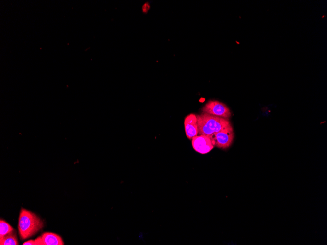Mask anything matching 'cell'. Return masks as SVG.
Returning <instances> with one entry per match:
<instances>
[{
	"label": "cell",
	"instance_id": "obj_1",
	"mask_svg": "<svg viewBox=\"0 0 327 245\" xmlns=\"http://www.w3.org/2000/svg\"><path fill=\"white\" fill-rule=\"evenodd\" d=\"M198 135H204L210 139L217 132L231 125L228 119L206 113L197 115Z\"/></svg>",
	"mask_w": 327,
	"mask_h": 245
},
{
	"label": "cell",
	"instance_id": "obj_2",
	"mask_svg": "<svg viewBox=\"0 0 327 245\" xmlns=\"http://www.w3.org/2000/svg\"><path fill=\"white\" fill-rule=\"evenodd\" d=\"M43 226L42 220L33 212L22 208L18 221V230L21 239L34 235Z\"/></svg>",
	"mask_w": 327,
	"mask_h": 245
},
{
	"label": "cell",
	"instance_id": "obj_3",
	"mask_svg": "<svg viewBox=\"0 0 327 245\" xmlns=\"http://www.w3.org/2000/svg\"><path fill=\"white\" fill-rule=\"evenodd\" d=\"M202 111L203 113L227 119L231 116L230 109L225 104L217 100H209L203 107Z\"/></svg>",
	"mask_w": 327,
	"mask_h": 245
},
{
	"label": "cell",
	"instance_id": "obj_4",
	"mask_svg": "<svg viewBox=\"0 0 327 245\" xmlns=\"http://www.w3.org/2000/svg\"><path fill=\"white\" fill-rule=\"evenodd\" d=\"M234 138V132L231 125L216 133L211 140L215 146L225 149L231 145Z\"/></svg>",
	"mask_w": 327,
	"mask_h": 245
},
{
	"label": "cell",
	"instance_id": "obj_5",
	"mask_svg": "<svg viewBox=\"0 0 327 245\" xmlns=\"http://www.w3.org/2000/svg\"><path fill=\"white\" fill-rule=\"evenodd\" d=\"M192 145L195 151L204 154L212 150L215 147L212 140L208 136L198 135L192 139Z\"/></svg>",
	"mask_w": 327,
	"mask_h": 245
},
{
	"label": "cell",
	"instance_id": "obj_6",
	"mask_svg": "<svg viewBox=\"0 0 327 245\" xmlns=\"http://www.w3.org/2000/svg\"><path fill=\"white\" fill-rule=\"evenodd\" d=\"M184 127L186 136L189 139H192L198 135V125L196 115L190 114L184 119Z\"/></svg>",
	"mask_w": 327,
	"mask_h": 245
},
{
	"label": "cell",
	"instance_id": "obj_7",
	"mask_svg": "<svg viewBox=\"0 0 327 245\" xmlns=\"http://www.w3.org/2000/svg\"><path fill=\"white\" fill-rule=\"evenodd\" d=\"M41 237L42 245H64V242L61 237L55 233L45 232L41 236Z\"/></svg>",
	"mask_w": 327,
	"mask_h": 245
},
{
	"label": "cell",
	"instance_id": "obj_8",
	"mask_svg": "<svg viewBox=\"0 0 327 245\" xmlns=\"http://www.w3.org/2000/svg\"><path fill=\"white\" fill-rule=\"evenodd\" d=\"M0 245H17L18 242L15 233L13 232L0 238Z\"/></svg>",
	"mask_w": 327,
	"mask_h": 245
},
{
	"label": "cell",
	"instance_id": "obj_9",
	"mask_svg": "<svg viewBox=\"0 0 327 245\" xmlns=\"http://www.w3.org/2000/svg\"><path fill=\"white\" fill-rule=\"evenodd\" d=\"M14 231L13 228L8 223L2 220L0 221V238Z\"/></svg>",
	"mask_w": 327,
	"mask_h": 245
},
{
	"label": "cell",
	"instance_id": "obj_10",
	"mask_svg": "<svg viewBox=\"0 0 327 245\" xmlns=\"http://www.w3.org/2000/svg\"><path fill=\"white\" fill-rule=\"evenodd\" d=\"M23 245H35V240H30L25 242Z\"/></svg>",
	"mask_w": 327,
	"mask_h": 245
}]
</instances>
